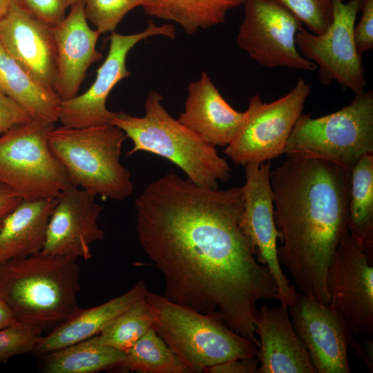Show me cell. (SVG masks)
Segmentation results:
<instances>
[{
  "label": "cell",
  "mask_w": 373,
  "mask_h": 373,
  "mask_svg": "<svg viewBox=\"0 0 373 373\" xmlns=\"http://www.w3.org/2000/svg\"><path fill=\"white\" fill-rule=\"evenodd\" d=\"M242 186H198L170 171L135 201L138 241L162 274L164 296L219 316L254 343L260 300L279 299L269 268L258 262L241 227Z\"/></svg>",
  "instance_id": "obj_1"
},
{
  "label": "cell",
  "mask_w": 373,
  "mask_h": 373,
  "mask_svg": "<svg viewBox=\"0 0 373 373\" xmlns=\"http://www.w3.org/2000/svg\"><path fill=\"white\" fill-rule=\"evenodd\" d=\"M350 173L323 160L287 157L270 174L279 262L300 292L326 305L327 269L349 233Z\"/></svg>",
  "instance_id": "obj_2"
},
{
  "label": "cell",
  "mask_w": 373,
  "mask_h": 373,
  "mask_svg": "<svg viewBox=\"0 0 373 373\" xmlns=\"http://www.w3.org/2000/svg\"><path fill=\"white\" fill-rule=\"evenodd\" d=\"M80 267L70 256L42 251L0 264V299L19 321L41 329L57 326L81 308Z\"/></svg>",
  "instance_id": "obj_3"
},
{
  "label": "cell",
  "mask_w": 373,
  "mask_h": 373,
  "mask_svg": "<svg viewBox=\"0 0 373 373\" xmlns=\"http://www.w3.org/2000/svg\"><path fill=\"white\" fill-rule=\"evenodd\" d=\"M162 100L160 93L150 90L143 117L114 112L109 124L119 128L133 143L126 155L142 151L159 155L177 165L195 184L218 189V181L231 178V168L216 146L174 119Z\"/></svg>",
  "instance_id": "obj_4"
},
{
  "label": "cell",
  "mask_w": 373,
  "mask_h": 373,
  "mask_svg": "<svg viewBox=\"0 0 373 373\" xmlns=\"http://www.w3.org/2000/svg\"><path fill=\"white\" fill-rule=\"evenodd\" d=\"M126 135L111 124L86 128H52L48 146L72 186L105 198L122 201L133 191L128 170L120 162Z\"/></svg>",
  "instance_id": "obj_5"
},
{
  "label": "cell",
  "mask_w": 373,
  "mask_h": 373,
  "mask_svg": "<svg viewBox=\"0 0 373 373\" xmlns=\"http://www.w3.org/2000/svg\"><path fill=\"white\" fill-rule=\"evenodd\" d=\"M155 329L192 373L233 359L255 356L258 347L231 329L218 315L204 314L146 292Z\"/></svg>",
  "instance_id": "obj_6"
},
{
  "label": "cell",
  "mask_w": 373,
  "mask_h": 373,
  "mask_svg": "<svg viewBox=\"0 0 373 373\" xmlns=\"http://www.w3.org/2000/svg\"><path fill=\"white\" fill-rule=\"evenodd\" d=\"M373 153V90L354 95L348 105L317 118L301 114L287 142V157H312L351 169Z\"/></svg>",
  "instance_id": "obj_7"
},
{
  "label": "cell",
  "mask_w": 373,
  "mask_h": 373,
  "mask_svg": "<svg viewBox=\"0 0 373 373\" xmlns=\"http://www.w3.org/2000/svg\"><path fill=\"white\" fill-rule=\"evenodd\" d=\"M53 127L33 120L0 135V183L22 200L57 198L71 185L48 144Z\"/></svg>",
  "instance_id": "obj_8"
},
{
  "label": "cell",
  "mask_w": 373,
  "mask_h": 373,
  "mask_svg": "<svg viewBox=\"0 0 373 373\" xmlns=\"http://www.w3.org/2000/svg\"><path fill=\"white\" fill-rule=\"evenodd\" d=\"M311 92L299 77L285 96L264 103L258 95L249 100L245 119L224 153L238 166L260 164L279 157Z\"/></svg>",
  "instance_id": "obj_9"
},
{
  "label": "cell",
  "mask_w": 373,
  "mask_h": 373,
  "mask_svg": "<svg viewBox=\"0 0 373 373\" xmlns=\"http://www.w3.org/2000/svg\"><path fill=\"white\" fill-rule=\"evenodd\" d=\"M333 3V21L327 30L316 35L303 27L296 34L295 43L301 55L316 65L320 83L328 85L334 80L342 89L361 94L367 82L354 36L361 0Z\"/></svg>",
  "instance_id": "obj_10"
},
{
  "label": "cell",
  "mask_w": 373,
  "mask_h": 373,
  "mask_svg": "<svg viewBox=\"0 0 373 373\" xmlns=\"http://www.w3.org/2000/svg\"><path fill=\"white\" fill-rule=\"evenodd\" d=\"M373 246L348 233L338 244L327 273L329 305L351 331L373 338Z\"/></svg>",
  "instance_id": "obj_11"
},
{
  "label": "cell",
  "mask_w": 373,
  "mask_h": 373,
  "mask_svg": "<svg viewBox=\"0 0 373 373\" xmlns=\"http://www.w3.org/2000/svg\"><path fill=\"white\" fill-rule=\"evenodd\" d=\"M242 4L244 19L236 37L239 48L264 67L317 69L296 45V34L303 28L296 17L273 0H243Z\"/></svg>",
  "instance_id": "obj_12"
},
{
  "label": "cell",
  "mask_w": 373,
  "mask_h": 373,
  "mask_svg": "<svg viewBox=\"0 0 373 373\" xmlns=\"http://www.w3.org/2000/svg\"><path fill=\"white\" fill-rule=\"evenodd\" d=\"M159 35L175 39L176 32L171 24L157 26L152 21L137 33L122 35L112 32L108 55L97 69L93 83L82 95L61 102L58 121L61 125L86 128L109 124L114 112L106 108V99L115 85L131 75L126 62L128 52L141 41Z\"/></svg>",
  "instance_id": "obj_13"
},
{
  "label": "cell",
  "mask_w": 373,
  "mask_h": 373,
  "mask_svg": "<svg viewBox=\"0 0 373 373\" xmlns=\"http://www.w3.org/2000/svg\"><path fill=\"white\" fill-rule=\"evenodd\" d=\"M245 182L242 186L243 210L241 227L258 262L266 265L278 287L280 304L289 305L296 288L289 284L278 258V231L274 220V193L271 185L269 162L244 166Z\"/></svg>",
  "instance_id": "obj_14"
},
{
  "label": "cell",
  "mask_w": 373,
  "mask_h": 373,
  "mask_svg": "<svg viewBox=\"0 0 373 373\" xmlns=\"http://www.w3.org/2000/svg\"><path fill=\"white\" fill-rule=\"evenodd\" d=\"M288 311L316 373H350L347 350L354 338L344 317L297 291Z\"/></svg>",
  "instance_id": "obj_15"
},
{
  "label": "cell",
  "mask_w": 373,
  "mask_h": 373,
  "mask_svg": "<svg viewBox=\"0 0 373 373\" xmlns=\"http://www.w3.org/2000/svg\"><path fill=\"white\" fill-rule=\"evenodd\" d=\"M96 195L70 185L58 197L47 228L42 252L88 260L91 243L102 240L97 220L103 207Z\"/></svg>",
  "instance_id": "obj_16"
},
{
  "label": "cell",
  "mask_w": 373,
  "mask_h": 373,
  "mask_svg": "<svg viewBox=\"0 0 373 373\" xmlns=\"http://www.w3.org/2000/svg\"><path fill=\"white\" fill-rule=\"evenodd\" d=\"M0 41L14 59L45 87L55 92L57 56L52 28L12 0L0 19Z\"/></svg>",
  "instance_id": "obj_17"
},
{
  "label": "cell",
  "mask_w": 373,
  "mask_h": 373,
  "mask_svg": "<svg viewBox=\"0 0 373 373\" xmlns=\"http://www.w3.org/2000/svg\"><path fill=\"white\" fill-rule=\"evenodd\" d=\"M255 328L259 341L257 373H316L292 325L287 305H262L258 308Z\"/></svg>",
  "instance_id": "obj_18"
},
{
  "label": "cell",
  "mask_w": 373,
  "mask_h": 373,
  "mask_svg": "<svg viewBox=\"0 0 373 373\" xmlns=\"http://www.w3.org/2000/svg\"><path fill=\"white\" fill-rule=\"evenodd\" d=\"M70 7L64 20L52 28L57 56L55 93L61 101L77 95L87 70L102 57L96 49L101 34L90 28L83 1Z\"/></svg>",
  "instance_id": "obj_19"
},
{
  "label": "cell",
  "mask_w": 373,
  "mask_h": 373,
  "mask_svg": "<svg viewBox=\"0 0 373 373\" xmlns=\"http://www.w3.org/2000/svg\"><path fill=\"white\" fill-rule=\"evenodd\" d=\"M184 111L177 119L208 144L227 146L233 140L245 117V112L233 108L222 97L209 75L188 86Z\"/></svg>",
  "instance_id": "obj_20"
},
{
  "label": "cell",
  "mask_w": 373,
  "mask_h": 373,
  "mask_svg": "<svg viewBox=\"0 0 373 373\" xmlns=\"http://www.w3.org/2000/svg\"><path fill=\"white\" fill-rule=\"evenodd\" d=\"M147 291L144 282L140 280L120 296L99 305L81 309L51 332L41 336L34 353L48 354L99 334L119 314L144 298Z\"/></svg>",
  "instance_id": "obj_21"
},
{
  "label": "cell",
  "mask_w": 373,
  "mask_h": 373,
  "mask_svg": "<svg viewBox=\"0 0 373 373\" xmlns=\"http://www.w3.org/2000/svg\"><path fill=\"white\" fill-rule=\"evenodd\" d=\"M57 198L22 200L0 228V264L41 252Z\"/></svg>",
  "instance_id": "obj_22"
},
{
  "label": "cell",
  "mask_w": 373,
  "mask_h": 373,
  "mask_svg": "<svg viewBox=\"0 0 373 373\" xmlns=\"http://www.w3.org/2000/svg\"><path fill=\"white\" fill-rule=\"evenodd\" d=\"M0 92L25 107L37 121L58 122L61 99L28 73L0 41Z\"/></svg>",
  "instance_id": "obj_23"
},
{
  "label": "cell",
  "mask_w": 373,
  "mask_h": 373,
  "mask_svg": "<svg viewBox=\"0 0 373 373\" xmlns=\"http://www.w3.org/2000/svg\"><path fill=\"white\" fill-rule=\"evenodd\" d=\"M242 3L243 0H149L142 8L147 15L175 22L191 35L224 23L228 12Z\"/></svg>",
  "instance_id": "obj_24"
},
{
  "label": "cell",
  "mask_w": 373,
  "mask_h": 373,
  "mask_svg": "<svg viewBox=\"0 0 373 373\" xmlns=\"http://www.w3.org/2000/svg\"><path fill=\"white\" fill-rule=\"evenodd\" d=\"M126 354L102 344L97 335L48 354L46 373H95L119 368Z\"/></svg>",
  "instance_id": "obj_25"
},
{
  "label": "cell",
  "mask_w": 373,
  "mask_h": 373,
  "mask_svg": "<svg viewBox=\"0 0 373 373\" xmlns=\"http://www.w3.org/2000/svg\"><path fill=\"white\" fill-rule=\"evenodd\" d=\"M348 213L349 233L373 246V153L351 169Z\"/></svg>",
  "instance_id": "obj_26"
},
{
  "label": "cell",
  "mask_w": 373,
  "mask_h": 373,
  "mask_svg": "<svg viewBox=\"0 0 373 373\" xmlns=\"http://www.w3.org/2000/svg\"><path fill=\"white\" fill-rule=\"evenodd\" d=\"M119 368L140 373H192L155 328L149 329L126 353Z\"/></svg>",
  "instance_id": "obj_27"
},
{
  "label": "cell",
  "mask_w": 373,
  "mask_h": 373,
  "mask_svg": "<svg viewBox=\"0 0 373 373\" xmlns=\"http://www.w3.org/2000/svg\"><path fill=\"white\" fill-rule=\"evenodd\" d=\"M155 326V316L144 298L116 317L97 334V338L102 344L126 354Z\"/></svg>",
  "instance_id": "obj_28"
},
{
  "label": "cell",
  "mask_w": 373,
  "mask_h": 373,
  "mask_svg": "<svg viewBox=\"0 0 373 373\" xmlns=\"http://www.w3.org/2000/svg\"><path fill=\"white\" fill-rule=\"evenodd\" d=\"M88 21L102 33L113 32L124 16L149 0H82Z\"/></svg>",
  "instance_id": "obj_29"
},
{
  "label": "cell",
  "mask_w": 373,
  "mask_h": 373,
  "mask_svg": "<svg viewBox=\"0 0 373 373\" xmlns=\"http://www.w3.org/2000/svg\"><path fill=\"white\" fill-rule=\"evenodd\" d=\"M273 1L289 10L314 34L324 33L333 21V0Z\"/></svg>",
  "instance_id": "obj_30"
},
{
  "label": "cell",
  "mask_w": 373,
  "mask_h": 373,
  "mask_svg": "<svg viewBox=\"0 0 373 373\" xmlns=\"http://www.w3.org/2000/svg\"><path fill=\"white\" fill-rule=\"evenodd\" d=\"M41 331L20 321L0 329V363L15 355L34 353Z\"/></svg>",
  "instance_id": "obj_31"
},
{
  "label": "cell",
  "mask_w": 373,
  "mask_h": 373,
  "mask_svg": "<svg viewBox=\"0 0 373 373\" xmlns=\"http://www.w3.org/2000/svg\"><path fill=\"white\" fill-rule=\"evenodd\" d=\"M21 7L30 16L54 28L66 18L68 7L66 0H17Z\"/></svg>",
  "instance_id": "obj_32"
},
{
  "label": "cell",
  "mask_w": 373,
  "mask_h": 373,
  "mask_svg": "<svg viewBox=\"0 0 373 373\" xmlns=\"http://www.w3.org/2000/svg\"><path fill=\"white\" fill-rule=\"evenodd\" d=\"M35 120L21 104L0 92V135L11 128Z\"/></svg>",
  "instance_id": "obj_33"
},
{
  "label": "cell",
  "mask_w": 373,
  "mask_h": 373,
  "mask_svg": "<svg viewBox=\"0 0 373 373\" xmlns=\"http://www.w3.org/2000/svg\"><path fill=\"white\" fill-rule=\"evenodd\" d=\"M361 16L354 26V36L358 53L363 54L373 48V0H361Z\"/></svg>",
  "instance_id": "obj_34"
},
{
  "label": "cell",
  "mask_w": 373,
  "mask_h": 373,
  "mask_svg": "<svg viewBox=\"0 0 373 373\" xmlns=\"http://www.w3.org/2000/svg\"><path fill=\"white\" fill-rule=\"evenodd\" d=\"M258 360L256 356L233 359L208 367L204 372L209 373H257Z\"/></svg>",
  "instance_id": "obj_35"
},
{
  "label": "cell",
  "mask_w": 373,
  "mask_h": 373,
  "mask_svg": "<svg viewBox=\"0 0 373 373\" xmlns=\"http://www.w3.org/2000/svg\"><path fill=\"white\" fill-rule=\"evenodd\" d=\"M21 201L20 196L6 185L0 183V228L6 217Z\"/></svg>",
  "instance_id": "obj_36"
},
{
  "label": "cell",
  "mask_w": 373,
  "mask_h": 373,
  "mask_svg": "<svg viewBox=\"0 0 373 373\" xmlns=\"http://www.w3.org/2000/svg\"><path fill=\"white\" fill-rule=\"evenodd\" d=\"M350 346L365 363L368 369L373 372V342L371 339L365 338L363 342L353 340Z\"/></svg>",
  "instance_id": "obj_37"
},
{
  "label": "cell",
  "mask_w": 373,
  "mask_h": 373,
  "mask_svg": "<svg viewBox=\"0 0 373 373\" xmlns=\"http://www.w3.org/2000/svg\"><path fill=\"white\" fill-rule=\"evenodd\" d=\"M18 319L6 303L0 299V329L17 323Z\"/></svg>",
  "instance_id": "obj_38"
},
{
  "label": "cell",
  "mask_w": 373,
  "mask_h": 373,
  "mask_svg": "<svg viewBox=\"0 0 373 373\" xmlns=\"http://www.w3.org/2000/svg\"><path fill=\"white\" fill-rule=\"evenodd\" d=\"M12 0H0V19L7 12Z\"/></svg>",
  "instance_id": "obj_39"
},
{
  "label": "cell",
  "mask_w": 373,
  "mask_h": 373,
  "mask_svg": "<svg viewBox=\"0 0 373 373\" xmlns=\"http://www.w3.org/2000/svg\"><path fill=\"white\" fill-rule=\"evenodd\" d=\"M82 0H66L68 6H72Z\"/></svg>",
  "instance_id": "obj_40"
},
{
  "label": "cell",
  "mask_w": 373,
  "mask_h": 373,
  "mask_svg": "<svg viewBox=\"0 0 373 373\" xmlns=\"http://www.w3.org/2000/svg\"><path fill=\"white\" fill-rule=\"evenodd\" d=\"M339 1H342V2H344V1H345V0H339Z\"/></svg>",
  "instance_id": "obj_41"
}]
</instances>
